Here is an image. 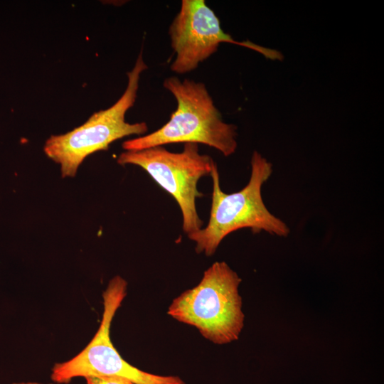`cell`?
Instances as JSON below:
<instances>
[{"mask_svg":"<svg viewBox=\"0 0 384 384\" xmlns=\"http://www.w3.org/2000/svg\"><path fill=\"white\" fill-rule=\"evenodd\" d=\"M85 379L86 384H137L125 379L111 377L90 376Z\"/></svg>","mask_w":384,"mask_h":384,"instance_id":"obj_8","label":"cell"},{"mask_svg":"<svg viewBox=\"0 0 384 384\" xmlns=\"http://www.w3.org/2000/svg\"><path fill=\"white\" fill-rule=\"evenodd\" d=\"M12 384H54V383H43L40 382L36 381H26V382H18V383H14Z\"/></svg>","mask_w":384,"mask_h":384,"instance_id":"obj_9","label":"cell"},{"mask_svg":"<svg viewBox=\"0 0 384 384\" xmlns=\"http://www.w3.org/2000/svg\"><path fill=\"white\" fill-rule=\"evenodd\" d=\"M250 166L246 186L237 192L226 193L220 188L219 172L214 163L210 173L213 191L208 224L188 235L195 242L197 253L213 255L227 235L242 228H250L253 233L264 231L284 238L290 233L287 224L270 213L262 200V187L272 175V164L254 151Z\"/></svg>","mask_w":384,"mask_h":384,"instance_id":"obj_1","label":"cell"},{"mask_svg":"<svg viewBox=\"0 0 384 384\" xmlns=\"http://www.w3.org/2000/svg\"><path fill=\"white\" fill-rule=\"evenodd\" d=\"M147 68L142 49L133 68L127 73V87L114 104L93 113L73 130L51 135L46 140L43 151L49 159L60 165L63 178L74 177L89 155L107 151L112 142L131 135L146 134V122H127L125 115L136 102L141 75Z\"/></svg>","mask_w":384,"mask_h":384,"instance_id":"obj_4","label":"cell"},{"mask_svg":"<svg viewBox=\"0 0 384 384\" xmlns=\"http://www.w3.org/2000/svg\"><path fill=\"white\" fill-rule=\"evenodd\" d=\"M241 281L225 262H215L196 287L173 300L167 313L179 322L194 326L215 344L236 341L245 319L238 292Z\"/></svg>","mask_w":384,"mask_h":384,"instance_id":"obj_3","label":"cell"},{"mask_svg":"<svg viewBox=\"0 0 384 384\" xmlns=\"http://www.w3.org/2000/svg\"><path fill=\"white\" fill-rule=\"evenodd\" d=\"M117 162L141 167L176 200L185 233L203 228L196 206V199L203 196L198 183L202 177L210 175L215 162L209 155L200 153L198 144L186 143L181 152L170 151L164 146L124 151Z\"/></svg>","mask_w":384,"mask_h":384,"instance_id":"obj_6","label":"cell"},{"mask_svg":"<svg viewBox=\"0 0 384 384\" xmlns=\"http://www.w3.org/2000/svg\"><path fill=\"white\" fill-rule=\"evenodd\" d=\"M177 102L169 120L157 130L122 143L125 151L174 143L203 144L229 156L238 147L237 127L225 122L201 82L171 76L163 82Z\"/></svg>","mask_w":384,"mask_h":384,"instance_id":"obj_2","label":"cell"},{"mask_svg":"<svg viewBox=\"0 0 384 384\" xmlns=\"http://www.w3.org/2000/svg\"><path fill=\"white\" fill-rule=\"evenodd\" d=\"M171 46L176 55L170 65L178 74L190 73L214 54L221 43H229L257 51L271 60H282L274 49L249 41H238L225 33L215 12L205 0H183L169 28Z\"/></svg>","mask_w":384,"mask_h":384,"instance_id":"obj_7","label":"cell"},{"mask_svg":"<svg viewBox=\"0 0 384 384\" xmlns=\"http://www.w3.org/2000/svg\"><path fill=\"white\" fill-rule=\"evenodd\" d=\"M127 282L117 275L109 282L102 294L103 312L100 326L89 343L77 355L56 363L50 378L65 384L76 378L111 377L137 384H186L178 376L160 375L144 371L126 361L110 339L113 318L127 295Z\"/></svg>","mask_w":384,"mask_h":384,"instance_id":"obj_5","label":"cell"}]
</instances>
